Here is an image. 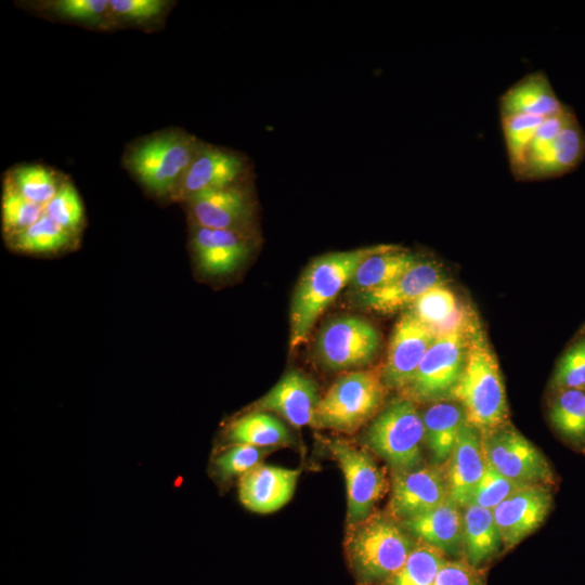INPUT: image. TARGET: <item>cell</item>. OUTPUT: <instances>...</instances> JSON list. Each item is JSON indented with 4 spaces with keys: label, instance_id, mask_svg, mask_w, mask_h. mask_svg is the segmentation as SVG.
Segmentation results:
<instances>
[{
    "label": "cell",
    "instance_id": "cell-27",
    "mask_svg": "<svg viewBox=\"0 0 585 585\" xmlns=\"http://www.w3.org/2000/svg\"><path fill=\"white\" fill-rule=\"evenodd\" d=\"M407 311L437 335L452 329L467 316L459 312L457 298L445 283L428 289Z\"/></svg>",
    "mask_w": 585,
    "mask_h": 585
},
{
    "label": "cell",
    "instance_id": "cell-16",
    "mask_svg": "<svg viewBox=\"0 0 585 585\" xmlns=\"http://www.w3.org/2000/svg\"><path fill=\"white\" fill-rule=\"evenodd\" d=\"M448 497L446 478L435 467L395 471L390 509L402 519L426 514Z\"/></svg>",
    "mask_w": 585,
    "mask_h": 585
},
{
    "label": "cell",
    "instance_id": "cell-36",
    "mask_svg": "<svg viewBox=\"0 0 585 585\" xmlns=\"http://www.w3.org/2000/svg\"><path fill=\"white\" fill-rule=\"evenodd\" d=\"M523 486L526 485L506 478L486 463L485 470L473 492L470 504L493 510L503 500Z\"/></svg>",
    "mask_w": 585,
    "mask_h": 585
},
{
    "label": "cell",
    "instance_id": "cell-23",
    "mask_svg": "<svg viewBox=\"0 0 585 585\" xmlns=\"http://www.w3.org/2000/svg\"><path fill=\"white\" fill-rule=\"evenodd\" d=\"M403 526L422 543L443 554H455L464 544L463 514L450 496L434 509L405 519Z\"/></svg>",
    "mask_w": 585,
    "mask_h": 585
},
{
    "label": "cell",
    "instance_id": "cell-17",
    "mask_svg": "<svg viewBox=\"0 0 585 585\" xmlns=\"http://www.w3.org/2000/svg\"><path fill=\"white\" fill-rule=\"evenodd\" d=\"M194 224L219 230L247 232L252 203L245 185L200 192L185 200Z\"/></svg>",
    "mask_w": 585,
    "mask_h": 585
},
{
    "label": "cell",
    "instance_id": "cell-31",
    "mask_svg": "<svg viewBox=\"0 0 585 585\" xmlns=\"http://www.w3.org/2000/svg\"><path fill=\"white\" fill-rule=\"evenodd\" d=\"M444 555L421 542L412 550L403 567L380 585H433L439 570L446 562Z\"/></svg>",
    "mask_w": 585,
    "mask_h": 585
},
{
    "label": "cell",
    "instance_id": "cell-14",
    "mask_svg": "<svg viewBox=\"0 0 585 585\" xmlns=\"http://www.w3.org/2000/svg\"><path fill=\"white\" fill-rule=\"evenodd\" d=\"M552 506V495L546 485H526L492 510L502 545L511 549L545 521Z\"/></svg>",
    "mask_w": 585,
    "mask_h": 585
},
{
    "label": "cell",
    "instance_id": "cell-26",
    "mask_svg": "<svg viewBox=\"0 0 585 585\" xmlns=\"http://www.w3.org/2000/svg\"><path fill=\"white\" fill-rule=\"evenodd\" d=\"M463 538L467 562L473 567L491 559L502 545L492 510L469 504L463 514Z\"/></svg>",
    "mask_w": 585,
    "mask_h": 585
},
{
    "label": "cell",
    "instance_id": "cell-5",
    "mask_svg": "<svg viewBox=\"0 0 585 585\" xmlns=\"http://www.w3.org/2000/svg\"><path fill=\"white\" fill-rule=\"evenodd\" d=\"M199 143L182 130L161 131L134 143L126 154L125 164L152 194L174 196Z\"/></svg>",
    "mask_w": 585,
    "mask_h": 585
},
{
    "label": "cell",
    "instance_id": "cell-35",
    "mask_svg": "<svg viewBox=\"0 0 585 585\" xmlns=\"http://www.w3.org/2000/svg\"><path fill=\"white\" fill-rule=\"evenodd\" d=\"M44 213L67 231L75 233L83 222V205L76 187L65 182L46 205Z\"/></svg>",
    "mask_w": 585,
    "mask_h": 585
},
{
    "label": "cell",
    "instance_id": "cell-13",
    "mask_svg": "<svg viewBox=\"0 0 585 585\" xmlns=\"http://www.w3.org/2000/svg\"><path fill=\"white\" fill-rule=\"evenodd\" d=\"M248 170L242 154L200 142L174 197L186 200L200 192L242 184Z\"/></svg>",
    "mask_w": 585,
    "mask_h": 585
},
{
    "label": "cell",
    "instance_id": "cell-1",
    "mask_svg": "<svg viewBox=\"0 0 585 585\" xmlns=\"http://www.w3.org/2000/svg\"><path fill=\"white\" fill-rule=\"evenodd\" d=\"M452 399L463 406L467 422L481 433L507 425L509 413L498 362L474 315L469 318L466 362Z\"/></svg>",
    "mask_w": 585,
    "mask_h": 585
},
{
    "label": "cell",
    "instance_id": "cell-32",
    "mask_svg": "<svg viewBox=\"0 0 585 585\" xmlns=\"http://www.w3.org/2000/svg\"><path fill=\"white\" fill-rule=\"evenodd\" d=\"M44 214V206L26 198L6 177L1 196L2 229L11 237L38 221Z\"/></svg>",
    "mask_w": 585,
    "mask_h": 585
},
{
    "label": "cell",
    "instance_id": "cell-28",
    "mask_svg": "<svg viewBox=\"0 0 585 585\" xmlns=\"http://www.w3.org/2000/svg\"><path fill=\"white\" fill-rule=\"evenodd\" d=\"M229 439L235 444L258 447L284 445L291 441L287 428L274 416L253 412L236 419L229 429Z\"/></svg>",
    "mask_w": 585,
    "mask_h": 585
},
{
    "label": "cell",
    "instance_id": "cell-9",
    "mask_svg": "<svg viewBox=\"0 0 585 585\" xmlns=\"http://www.w3.org/2000/svg\"><path fill=\"white\" fill-rule=\"evenodd\" d=\"M380 347L378 330L366 320L341 315L320 330L315 354L322 365L334 370L362 367L370 363Z\"/></svg>",
    "mask_w": 585,
    "mask_h": 585
},
{
    "label": "cell",
    "instance_id": "cell-15",
    "mask_svg": "<svg viewBox=\"0 0 585 585\" xmlns=\"http://www.w3.org/2000/svg\"><path fill=\"white\" fill-rule=\"evenodd\" d=\"M443 283L440 266L431 260H419L391 283L373 290L358 292L356 304L379 314H394L410 309L431 287Z\"/></svg>",
    "mask_w": 585,
    "mask_h": 585
},
{
    "label": "cell",
    "instance_id": "cell-22",
    "mask_svg": "<svg viewBox=\"0 0 585 585\" xmlns=\"http://www.w3.org/2000/svg\"><path fill=\"white\" fill-rule=\"evenodd\" d=\"M564 107L566 104L557 96L543 72L525 75L499 99L500 117L531 115L546 118L558 114Z\"/></svg>",
    "mask_w": 585,
    "mask_h": 585
},
{
    "label": "cell",
    "instance_id": "cell-2",
    "mask_svg": "<svg viewBox=\"0 0 585 585\" xmlns=\"http://www.w3.org/2000/svg\"><path fill=\"white\" fill-rule=\"evenodd\" d=\"M380 247L381 244L347 251H334L310 262L291 299L290 350L306 342L317 318L350 284L361 262Z\"/></svg>",
    "mask_w": 585,
    "mask_h": 585
},
{
    "label": "cell",
    "instance_id": "cell-21",
    "mask_svg": "<svg viewBox=\"0 0 585 585\" xmlns=\"http://www.w3.org/2000/svg\"><path fill=\"white\" fill-rule=\"evenodd\" d=\"M450 459V470L446 477L448 496L459 507H466L470 504L486 466L481 432L466 422Z\"/></svg>",
    "mask_w": 585,
    "mask_h": 585
},
{
    "label": "cell",
    "instance_id": "cell-33",
    "mask_svg": "<svg viewBox=\"0 0 585 585\" xmlns=\"http://www.w3.org/2000/svg\"><path fill=\"white\" fill-rule=\"evenodd\" d=\"M8 178L26 198L44 207L64 183L55 171L41 165L16 167Z\"/></svg>",
    "mask_w": 585,
    "mask_h": 585
},
{
    "label": "cell",
    "instance_id": "cell-25",
    "mask_svg": "<svg viewBox=\"0 0 585 585\" xmlns=\"http://www.w3.org/2000/svg\"><path fill=\"white\" fill-rule=\"evenodd\" d=\"M425 442L437 463L447 460L467 422L463 406L447 400L434 402L421 415Z\"/></svg>",
    "mask_w": 585,
    "mask_h": 585
},
{
    "label": "cell",
    "instance_id": "cell-4",
    "mask_svg": "<svg viewBox=\"0 0 585 585\" xmlns=\"http://www.w3.org/2000/svg\"><path fill=\"white\" fill-rule=\"evenodd\" d=\"M585 157V131L574 110L566 106L545 118L528 146L512 176L535 181L563 176L575 169Z\"/></svg>",
    "mask_w": 585,
    "mask_h": 585
},
{
    "label": "cell",
    "instance_id": "cell-7",
    "mask_svg": "<svg viewBox=\"0 0 585 585\" xmlns=\"http://www.w3.org/2000/svg\"><path fill=\"white\" fill-rule=\"evenodd\" d=\"M425 428L412 400H393L372 421L365 443L395 471L419 467Z\"/></svg>",
    "mask_w": 585,
    "mask_h": 585
},
{
    "label": "cell",
    "instance_id": "cell-39",
    "mask_svg": "<svg viewBox=\"0 0 585 585\" xmlns=\"http://www.w3.org/2000/svg\"><path fill=\"white\" fill-rule=\"evenodd\" d=\"M57 16L90 25L101 24L109 12L107 0H57L47 3Z\"/></svg>",
    "mask_w": 585,
    "mask_h": 585
},
{
    "label": "cell",
    "instance_id": "cell-8",
    "mask_svg": "<svg viewBox=\"0 0 585 585\" xmlns=\"http://www.w3.org/2000/svg\"><path fill=\"white\" fill-rule=\"evenodd\" d=\"M469 316L452 329L437 335L426 352L406 398L417 402H439L452 399L461 376L468 341Z\"/></svg>",
    "mask_w": 585,
    "mask_h": 585
},
{
    "label": "cell",
    "instance_id": "cell-41",
    "mask_svg": "<svg viewBox=\"0 0 585 585\" xmlns=\"http://www.w3.org/2000/svg\"><path fill=\"white\" fill-rule=\"evenodd\" d=\"M433 585H484V577L477 567L468 562L446 560Z\"/></svg>",
    "mask_w": 585,
    "mask_h": 585
},
{
    "label": "cell",
    "instance_id": "cell-3",
    "mask_svg": "<svg viewBox=\"0 0 585 585\" xmlns=\"http://www.w3.org/2000/svg\"><path fill=\"white\" fill-rule=\"evenodd\" d=\"M356 525L346 542L349 567L359 585H380L403 567L415 542L384 517Z\"/></svg>",
    "mask_w": 585,
    "mask_h": 585
},
{
    "label": "cell",
    "instance_id": "cell-30",
    "mask_svg": "<svg viewBox=\"0 0 585 585\" xmlns=\"http://www.w3.org/2000/svg\"><path fill=\"white\" fill-rule=\"evenodd\" d=\"M74 233L57 224L48 214L26 230L9 237L13 248L27 253H53L69 246Z\"/></svg>",
    "mask_w": 585,
    "mask_h": 585
},
{
    "label": "cell",
    "instance_id": "cell-10",
    "mask_svg": "<svg viewBox=\"0 0 585 585\" xmlns=\"http://www.w3.org/2000/svg\"><path fill=\"white\" fill-rule=\"evenodd\" d=\"M485 461L522 485H552L555 476L545 456L525 437L506 425L481 433Z\"/></svg>",
    "mask_w": 585,
    "mask_h": 585
},
{
    "label": "cell",
    "instance_id": "cell-20",
    "mask_svg": "<svg viewBox=\"0 0 585 585\" xmlns=\"http://www.w3.org/2000/svg\"><path fill=\"white\" fill-rule=\"evenodd\" d=\"M315 382L299 370H289L258 403L262 411L283 416L295 427L313 424L320 402Z\"/></svg>",
    "mask_w": 585,
    "mask_h": 585
},
{
    "label": "cell",
    "instance_id": "cell-6",
    "mask_svg": "<svg viewBox=\"0 0 585 585\" xmlns=\"http://www.w3.org/2000/svg\"><path fill=\"white\" fill-rule=\"evenodd\" d=\"M385 388L378 370L343 374L320 400L313 424L321 428L352 432L378 411Z\"/></svg>",
    "mask_w": 585,
    "mask_h": 585
},
{
    "label": "cell",
    "instance_id": "cell-37",
    "mask_svg": "<svg viewBox=\"0 0 585 585\" xmlns=\"http://www.w3.org/2000/svg\"><path fill=\"white\" fill-rule=\"evenodd\" d=\"M552 382L558 390H585V338L571 346L561 356Z\"/></svg>",
    "mask_w": 585,
    "mask_h": 585
},
{
    "label": "cell",
    "instance_id": "cell-24",
    "mask_svg": "<svg viewBox=\"0 0 585 585\" xmlns=\"http://www.w3.org/2000/svg\"><path fill=\"white\" fill-rule=\"evenodd\" d=\"M419 260L416 253L391 244H381L358 266L349 286L358 292L380 288L405 273Z\"/></svg>",
    "mask_w": 585,
    "mask_h": 585
},
{
    "label": "cell",
    "instance_id": "cell-34",
    "mask_svg": "<svg viewBox=\"0 0 585 585\" xmlns=\"http://www.w3.org/2000/svg\"><path fill=\"white\" fill-rule=\"evenodd\" d=\"M544 119L545 118L543 117L531 115L500 117V125L511 172L520 165L528 146L532 142L537 128Z\"/></svg>",
    "mask_w": 585,
    "mask_h": 585
},
{
    "label": "cell",
    "instance_id": "cell-11",
    "mask_svg": "<svg viewBox=\"0 0 585 585\" xmlns=\"http://www.w3.org/2000/svg\"><path fill=\"white\" fill-rule=\"evenodd\" d=\"M327 446L343 472L348 499L347 520L354 526L369 517L375 504L385 494V473L366 452L343 440H328Z\"/></svg>",
    "mask_w": 585,
    "mask_h": 585
},
{
    "label": "cell",
    "instance_id": "cell-40",
    "mask_svg": "<svg viewBox=\"0 0 585 585\" xmlns=\"http://www.w3.org/2000/svg\"><path fill=\"white\" fill-rule=\"evenodd\" d=\"M168 3L164 0H110L109 12L125 21L144 23L159 17Z\"/></svg>",
    "mask_w": 585,
    "mask_h": 585
},
{
    "label": "cell",
    "instance_id": "cell-29",
    "mask_svg": "<svg viewBox=\"0 0 585 585\" xmlns=\"http://www.w3.org/2000/svg\"><path fill=\"white\" fill-rule=\"evenodd\" d=\"M549 418L563 439L574 445L585 443V390L559 389Z\"/></svg>",
    "mask_w": 585,
    "mask_h": 585
},
{
    "label": "cell",
    "instance_id": "cell-18",
    "mask_svg": "<svg viewBox=\"0 0 585 585\" xmlns=\"http://www.w3.org/2000/svg\"><path fill=\"white\" fill-rule=\"evenodd\" d=\"M192 249L198 268L209 276L236 271L250 251L248 233L237 230L209 229L193 224Z\"/></svg>",
    "mask_w": 585,
    "mask_h": 585
},
{
    "label": "cell",
    "instance_id": "cell-12",
    "mask_svg": "<svg viewBox=\"0 0 585 585\" xmlns=\"http://www.w3.org/2000/svg\"><path fill=\"white\" fill-rule=\"evenodd\" d=\"M437 334L421 323L410 311L396 322L387 351L385 364L380 370L386 388L405 390Z\"/></svg>",
    "mask_w": 585,
    "mask_h": 585
},
{
    "label": "cell",
    "instance_id": "cell-38",
    "mask_svg": "<svg viewBox=\"0 0 585 585\" xmlns=\"http://www.w3.org/2000/svg\"><path fill=\"white\" fill-rule=\"evenodd\" d=\"M262 447L249 444H235L221 453L214 459V467L222 478H230L237 474H245L252 468L260 465L263 455Z\"/></svg>",
    "mask_w": 585,
    "mask_h": 585
},
{
    "label": "cell",
    "instance_id": "cell-19",
    "mask_svg": "<svg viewBox=\"0 0 585 585\" xmlns=\"http://www.w3.org/2000/svg\"><path fill=\"white\" fill-rule=\"evenodd\" d=\"M299 474L297 469L258 465L240 477L239 499L255 512L276 511L292 497Z\"/></svg>",
    "mask_w": 585,
    "mask_h": 585
}]
</instances>
